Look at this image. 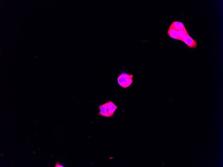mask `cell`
Instances as JSON below:
<instances>
[{
    "label": "cell",
    "instance_id": "6da1fadb",
    "mask_svg": "<svg viewBox=\"0 0 223 167\" xmlns=\"http://www.w3.org/2000/svg\"><path fill=\"white\" fill-rule=\"evenodd\" d=\"M132 74H129L123 71L118 77L117 80L119 85L123 88H127L130 87L133 82Z\"/></svg>",
    "mask_w": 223,
    "mask_h": 167
},
{
    "label": "cell",
    "instance_id": "7a4b0ae2",
    "mask_svg": "<svg viewBox=\"0 0 223 167\" xmlns=\"http://www.w3.org/2000/svg\"><path fill=\"white\" fill-rule=\"evenodd\" d=\"M182 41L188 46L189 49L196 48L197 47V42L191 38L189 35L186 36L183 39Z\"/></svg>",
    "mask_w": 223,
    "mask_h": 167
},
{
    "label": "cell",
    "instance_id": "3957f363",
    "mask_svg": "<svg viewBox=\"0 0 223 167\" xmlns=\"http://www.w3.org/2000/svg\"><path fill=\"white\" fill-rule=\"evenodd\" d=\"M107 102V108L109 116V118H111L113 116L114 113H115L116 110L118 109V107L111 100Z\"/></svg>",
    "mask_w": 223,
    "mask_h": 167
},
{
    "label": "cell",
    "instance_id": "277c9868",
    "mask_svg": "<svg viewBox=\"0 0 223 167\" xmlns=\"http://www.w3.org/2000/svg\"><path fill=\"white\" fill-rule=\"evenodd\" d=\"M108 102H106L104 104L100 105L98 107L100 110L98 113L100 116L105 117L109 118L107 108Z\"/></svg>",
    "mask_w": 223,
    "mask_h": 167
},
{
    "label": "cell",
    "instance_id": "5b68a950",
    "mask_svg": "<svg viewBox=\"0 0 223 167\" xmlns=\"http://www.w3.org/2000/svg\"><path fill=\"white\" fill-rule=\"evenodd\" d=\"M171 27L176 30V31L179 30L186 29L185 27L182 22L179 21H174L172 22L171 26Z\"/></svg>",
    "mask_w": 223,
    "mask_h": 167
},
{
    "label": "cell",
    "instance_id": "8992f818",
    "mask_svg": "<svg viewBox=\"0 0 223 167\" xmlns=\"http://www.w3.org/2000/svg\"><path fill=\"white\" fill-rule=\"evenodd\" d=\"M167 34L171 38L180 40V38L178 37L177 32L171 27L169 26V27Z\"/></svg>",
    "mask_w": 223,
    "mask_h": 167
},
{
    "label": "cell",
    "instance_id": "52a82bcc",
    "mask_svg": "<svg viewBox=\"0 0 223 167\" xmlns=\"http://www.w3.org/2000/svg\"><path fill=\"white\" fill-rule=\"evenodd\" d=\"M177 33L178 37L180 38V40L182 41L186 36L189 35L186 29L179 30L177 31Z\"/></svg>",
    "mask_w": 223,
    "mask_h": 167
},
{
    "label": "cell",
    "instance_id": "ba28073f",
    "mask_svg": "<svg viewBox=\"0 0 223 167\" xmlns=\"http://www.w3.org/2000/svg\"><path fill=\"white\" fill-rule=\"evenodd\" d=\"M55 167H63L64 166L62 165H60L59 164V161H58L57 163H56V165Z\"/></svg>",
    "mask_w": 223,
    "mask_h": 167
}]
</instances>
